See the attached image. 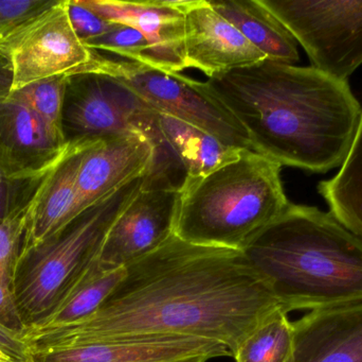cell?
Here are the masks:
<instances>
[{"instance_id":"1","label":"cell","mask_w":362,"mask_h":362,"mask_svg":"<svg viewBox=\"0 0 362 362\" xmlns=\"http://www.w3.org/2000/svg\"><path fill=\"white\" fill-rule=\"evenodd\" d=\"M281 310L242 251L197 246L174 235L127 266L93 316L25 331L23 338L31 352L127 338H202L225 344L233 357L251 332Z\"/></svg>"},{"instance_id":"2","label":"cell","mask_w":362,"mask_h":362,"mask_svg":"<svg viewBox=\"0 0 362 362\" xmlns=\"http://www.w3.org/2000/svg\"><path fill=\"white\" fill-rule=\"evenodd\" d=\"M204 86L244 128L253 151L281 167L313 174L340 167L361 119L348 81L313 66L265 60Z\"/></svg>"},{"instance_id":"3","label":"cell","mask_w":362,"mask_h":362,"mask_svg":"<svg viewBox=\"0 0 362 362\" xmlns=\"http://www.w3.org/2000/svg\"><path fill=\"white\" fill-rule=\"evenodd\" d=\"M242 252L287 314L362 302V242L331 213L289 203Z\"/></svg>"},{"instance_id":"4","label":"cell","mask_w":362,"mask_h":362,"mask_svg":"<svg viewBox=\"0 0 362 362\" xmlns=\"http://www.w3.org/2000/svg\"><path fill=\"white\" fill-rule=\"evenodd\" d=\"M281 167L255 151L180 189L175 235L197 246L243 251L289 205Z\"/></svg>"},{"instance_id":"5","label":"cell","mask_w":362,"mask_h":362,"mask_svg":"<svg viewBox=\"0 0 362 362\" xmlns=\"http://www.w3.org/2000/svg\"><path fill=\"white\" fill-rule=\"evenodd\" d=\"M144 179L132 181L21 253L12 291L25 329L50 317L97 264L110 227L139 193Z\"/></svg>"},{"instance_id":"6","label":"cell","mask_w":362,"mask_h":362,"mask_svg":"<svg viewBox=\"0 0 362 362\" xmlns=\"http://www.w3.org/2000/svg\"><path fill=\"white\" fill-rule=\"evenodd\" d=\"M83 72L106 74L122 83L155 112L204 130L227 146L253 151L244 128L208 93L202 81L136 62L110 59L99 51H95Z\"/></svg>"},{"instance_id":"7","label":"cell","mask_w":362,"mask_h":362,"mask_svg":"<svg viewBox=\"0 0 362 362\" xmlns=\"http://www.w3.org/2000/svg\"><path fill=\"white\" fill-rule=\"evenodd\" d=\"M313 67L348 81L362 65V0H261Z\"/></svg>"},{"instance_id":"8","label":"cell","mask_w":362,"mask_h":362,"mask_svg":"<svg viewBox=\"0 0 362 362\" xmlns=\"http://www.w3.org/2000/svg\"><path fill=\"white\" fill-rule=\"evenodd\" d=\"M66 145L139 131L152 137L156 112L122 83L99 72L70 74L62 117Z\"/></svg>"},{"instance_id":"9","label":"cell","mask_w":362,"mask_h":362,"mask_svg":"<svg viewBox=\"0 0 362 362\" xmlns=\"http://www.w3.org/2000/svg\"><path fill=\"white\" fill-rule=\"evenodd\" d=\"M66 1L57 0L0 40V55L12 70V91L44 79L78 74L93 60L95 51L74 32Z\"/></svg>"},{"instance_id":"10","label":"cell","mask_w":362,"mask_h":362,"mask_svg":"<svg viewBox=\"0 0 362 362\" xmlns=\"http://www.w3.org/2000/svg\"><path fill=\"white\" fill-rule=\"evenodd\" d=\"M178 201L177 189L144 183L110 227L98 259L100 269H122L169 242L175 235Z\"/></svg>"},{"instance_id":"11","label":"cell","mask_w":362,"mask_h":362,"mask_svg":"<svg viewBox=\"0 0 362 362\" xmlns=\"http://www.w3.org/2000/svg\"><path fill=\"white\" fill-rule=\"evenodd\" d=\"M67 148L12 91L10 63L0 55V172L10 180L40 178L57 165Z\"/></svg>"},{"instance_id":"12","label":"cell","mask_w":362,"mask_h":362,"mask_svg":"<svg viewBox=\"0 0 362 362\" xmlns=\"http://www.w3.org/2000/svg\"><path fill=\"white\" fill-rule=\"evenodd\" d=\"M155 147L139 131L98 138L85 153L76 179L74 218L152 167Z\"/></svg>"},{"instance_id":"13","label":"cell","mask_w":362,"mask_h":362,"mask_svg":"<svg viewBox=\"0 0 362 362\" xmlns=\"http://www.w3.org/2000/svg\"><path fill=\"white\" fill-rule=\"evenodd\" d=\"M187 68L209 79L267 60L211 6L210 0H183Z\"/></svg>"},{"instance_id":"14","label":"cell","mask_w":362,"mask_h":362,"mask_svg":"<svg viewBox=\"0 0 362 362\" xmlns=\"http://www.w3.org/2000/svg\"><path fill=\"white\" fill-rule=\"evenodd\" d=\"M232 357L227 346L202 338H127L32 351V362H187Z\"/></svg>"},{"instance_id":"15","label":"cell","mask_w":362,"mask_h":362,"mask_svg":"<svg viewBox=\"0 0 362 362\" xmlns=\"http://www.w3.org/2000/svg\"><path fill=\"white\" fill-rule=\"evenodd\" d=\"M108 23L131 26L141 32L160 59L163 72L187 69L183 0H78Z\"/></svg>"},{"instance_id":"16","label":"cell","mask_w":362,"mask_h":362,"mask_svg":"<svg viewBox=\"0 0 362 362\" xmlns=\"http://www.w3.org/2000/svg\"><path fill=\"white\" fill-rule=\"evenodd\" d=\"M293 323V362H362V302L313 310Z\"/></svg>"},{"instance_id":"17","label":"cell","mask_w":362,"mask_h":362,"mask_svg":"<svg viewBox=\"0 0 362 362\" xmlns=\"http://www.w3.org/2000/svg\"><path fill=\"white\" fill-rule=\"evenodd\" d=\"M97 140L68 145L63 157L46 174L30 210L21 252L40 244L74 219L78 169L87 149Z\"/></svg>"},{"instance_id":"18","label":"cell","mask_w":362,"mask_h":362,"mask_svg":"<svg viewBox=\"0 0 362 362\" xmlns=\"http://www.w3.org/2000/svg\"><path fill=\"white\" fill-rule=\"evenodd\" d=\"M210 4L268 61L289 65L299 61L298 43L261 0H211Z\"/></svg>"},{"instance_id":"19","label":"cell","mask_w":362,"mask_h":362,"mask_svg":"<svg viewBox=\"0 0 362 362\" xmlns=\"http://www.w3.org/2000/svg\"><path fill=\"white\" fill-rule=\"evenodd\" d=\"M156 123L163 142L187 178L206 176L238 159L245 150L227 146L204 130L163 113L156 112Z\"/></svg>"},{"instance_id":"20","label":"cell","mask_w":362,"mask_h":362,"mask_svg":"<svg viewBox=\"0 0 362 362\" xmlns=\"http://www.w3.org/2000/svg\"><path fill=\"white\" fill-rule=\"evenodd\" d=\"M318 191L329 213L362 242V106L356 133L339 171L319 183Z\"/></svg>"},{"instance_id":"21","label":"cell","mask_w":362,"mask_h":362,"mask_svg":"<svg viewBox=\"0 0 362 362\" xmlns=\"http://www.w3.org/2000/svg\"><path fill=\"white\" fill-rule=\"evenodd\" d=\"M125 268L102 271L95 264L50 317L25 331H45L81 322L93 316L124 276Z\"/></svg>"},{"instance_id":"22","label":"cell","mask_w":362,"mask_h":362,"mask_svg":"<svg viewBox=\"0 0 362 362\" xmlns=\"http://www.w3.org/2000/svg\"><path fill=\"white\" fill-rule=\"evenodd\" d=\"M293 323L281 310L243 340L233 358L236 362H293Z\"/></svg>"},{"instance_id":"23","label":"cell","mask_w":362,"mask_h":362,"mask_svg":"<svg viewBox=\"0 0 362 362\" xmlns=\"http://www.w3.org/2000/svg\"><path fill=\"white\" fill-rule=\"evenodd\" d=\"M67 77L44 79L14 91L31 108L50 135L64 146H68L64 138L62 125Z\"/></svg>"},{"instance_id":"24","label":"cell","mask_w":362,"mask_h":362,"mask_svg":"<svg viewBox=\"0 0 362 362\" xmlns=\"http://www.w3.org/2000/svg\"><path fill=\"white\" fill-rule=\"evenodd\" d=\"M84 45L91 50L107 51L129 61L163 70L160 59L150 40L131 26L110 23V29L105 33Z\"/></svg>"},{"instance_id":"25","label":"cell","mask_w":362,"mask_h":362,"mask_svg":"<svg viewBox=\"0 0 362 362\" xmlns=\"http://www.w3.org/2000/svg\"><path fill=\"white\" fill-rule=\"evenodd\" d=\"M33 202L0 223V276L11 283L23 248L28 218Z\"/></svg>"},{"instance_id":"26","label":"cell","mask_w":362,"mask_h":362,"mask_svg":"<svg viewBox=\"0 0 362 362\" xmlns=\"http://www.w3.org/2000/svg\"><path fill=\"white\" fill-rule=\"evenodd\" d=\"M46 174L31 180L16 181L0 172V223L33 202Z\"/></svg>"},{"instance_id":"27","label":"cell","mask_w":362,"mask_h":362,"mask_svg":"<svg viewBox=\"0 0 362 362\" xmlns=\"http://www.w3.org/2000/svg\"><path fill=\"white\" fill-rule=\"evenodd\" d=\"M57 0H0V40L52 6Z\"/></svg>"},{"instance_id":"28","label":"cell","mask_w":362,"mask_h":362,"mask_svg":"<svg viewBox=\"0 0 362 362\" xmlns=\"http://www.w3.org/2000/svg\"><path fill=\"white\" fill-rule=\"evenodd\" d=\"M68 17L78 38L83 44L99 38L110 27V23L80 4L78 0H67Z\"/></svg>"},{"instance_id":"29","label":"cell","mask_w":362,"mask_h":362,"mask_svg":"<svg viewBox=\"0 0 362 362\" xmlns=\"http://www.w3.org/2000/svg\"><path fill=\"white\" fill-rule=\"evenodd\" d=\"M0 325L21 334H23L25 329L15 303L12 283L4 280L1 276H0Z\"/></svg>"},{"instance_id":"30","label":"cell","mask_w":362,"mask_h":362,"mask_svg":"<svg viewBox=\"0 0 362 362\" xmlns=\"http://www.w3.org/2000/svg\"><path fill=\"white\" fill-rule=\"evenodd\" d=\"M0 348L17 362H32L31 350L23 340V334L0 325Z\"/></svg>"},{"instance_id":"31","label":"cell","mask_w":362,"mask_h":362,"mask_svg":"<svg viewBox=\"0 0 362 362\" xmlns=\"http://www.w3.org/2000/svg\"><path fill=\"white\" fill-rule=\"evenodd\" d=\"M0 362H17L0 348Z\"/></svg>"},{"instance_id":"32","label":"cell","mask_w":362,"mask_h":362,"mask_svg":"<svg viewBox=\"0 0 362 362\" xmlns=\"http://www.w3.org/2000/svg\"><path fill=\"white\" fill-rule=\"evenodd\" d=\"M208 361H206V359H202V358H199V359H194V361H187V362H206Z\"/></svg>"}]
</instances>
